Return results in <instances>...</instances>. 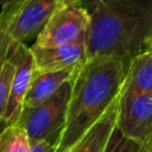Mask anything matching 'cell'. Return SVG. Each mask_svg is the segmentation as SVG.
Masks as SVG:
<instances>
[{
	"label": "cell",
	"instance_id": "9a60e30c",
	"mask_svg": "<svg viewBox=\"0 0 152 152\" xmlns=\"http://www.w3.org/2000/svg\"><path fill=\"white\" fill-rule=\"evenodd\" d=\"M106 152H147V151L145 142H135L128 140L124 138L115 128L108 141Z\"/></svg>",
	"mask_w": 152,
	"mask_h": 152
},
{
	"label": "cell",
	"instance_id": "3957f363",
	"mask_svg": "<svg viewBox=\"0 0 152 152\" xmlns=\"http://www.w3.org/2000/svg\"><path fill=\"white\" fill-rule=\"evenodd\" d=\"M72 82L74 77L40 104L21 110L14 125L25 132L30 141H43L57 148L65 126Z\"/></svg>",
	"mask_w": 152,
	"mask_h": 152
},
{
	"label": "cell",
	"instance_id": "ac0fdd59",
	"mask_svg": "<svg viewBox=\"0 0 152 152\" xmlns=\"http://www.w3.org/2000/svg\"><path fill=\"white\" fill-rule=\"evenodd\" d=\"M12 1H14V0H0V4H1V6H5V5H7Z\"/></svg>",
	"mask_w": 152,
	"mask_h": 152
},
{
	"label": "cell",
	"instance_id": "2e32d148",
	"mask_svg": "<svg viewBox=\"0 0 152 152\" xmlns=\"http://www.w3.org/2000/svg\"><path fill=\"white\" fill-rule=\"evenodd\" d=\"M28 152H56V147L43 141H30Z\"/></svg>",
	"mask_w": 152,
	"mask_h": 152
},
{
	"label": "cell",
	"instance_id": "5bb4252c",
	"mask_svg": "<svg viewBox=\"0 0 152 152\" xmlns=\"http://www.w3.org/2000/svg\"><path fill=\"white\" fill-rule=\"evenodd\" d=\"M21 0H14L5 6H2V11L0 13V58L6 56L7 50L10 48V44L12 43L10 34H8V25H10V20L15 11V8L18 7V5L20 4Z\"/></svg>",
	"mask_w": 152,
	"mask_h": 152
},
{
	"label": "cell",
	"instance_id": "4fadbf2b",
	"mask_svg": "<svg viewBox=\"0 0 152 152\" xmlns=\"http://www.w3.org/2000/svg\"><path fill=\"white\" fill-rule=\"evenodd\" d=\"M14 72V64L4 56L0 58V131L5 127L4 116L10 96V87Z\"/></svg>",
	"mask_w": 152,
	"mask_h": 152
},
{
	"label": "cell",
	"instance_id": "ba28073f",
	"mask_svg": "<svg viewBox=\"0 0 152 152\" xmlns=\"http://www.w3.org/2000/svg\"><path fill=\"white\" fill-rule=\"evenodd\" d=\"M86 38L53 48L30 46L33 58V72H51L82 65L87 61Z\"/></svg>",
	"mask_w": 152,
	"mask_h": 152
},
{
	"label": "cell",
	"instance_id": "277c9868",
	"mask_svg": "<svg viewBox=\"0 0 152 152\" xmlns=\"http://www.w3.org/2000/svg\"><path fill=\"white\" fill-rule=\"evenodd\" d=\"M89 14L81 0H59L33 45L53 48L87 37Z\"/></svg>",
	"mask_w": 152,
	"mask_h": 152
},
{
	"label": "cell",
	"instance_id": "8992f818",
	"mask_svg": "<svg viewBox=\"0 0 152 152\" xmlns=\"http://www.w3.org/2000/svg\"><path fill=\"white\" fill-rule=\"evenodd\" d=\"M6 56L14 64L8 102L4 116L5 126H11L17 122L21 113L23 101L33 75V58L30 48L26 44L13 42L10 44Z\"/></svg>",
	"mask_w": 152,
	"mask_h": 152
},
{
	"label": "cell",
	"instance_id": "30bf717a",
	"mask_svg": "<svg viewBox=\"0 0 152 152\" xmlns=\"http://www.w3.org/2000/svg\"><path fill=\"white\" fill-rule=\"evenodd\" d=\"M80 66L81 65L51 72H33L23 101V109L33 108L51 97L65 82L75 76Z\"/></svg>",
	"mask_w": 152,
	"mask_h": 152
},
{
	"label": "cell",
	"instance_id": "8fae6325",
	"mask_svg": "<svg viewBox=\"0 0 152 152\" xmlns=\"http://www.w3.org/2000/svg\"><path fill=\"white\" fill-rule=\"evenodd\" d=\"M122 87L152 95V49L145 50L129 62Z\"/></svg>",
	"mask_w": 152,
	"mask_h": 152
},
{
	"label": "cell",
	"instance_id": "9c48e42d",
	"mask_svg": "<svg viewBox=\"0 0 152 152\" xmlns=\"http://www.w3.org/2000/svg\"><path fill=\"white\" fill-rule=\"evenodd\" d=\"M119 94L104 114L65 152H106L108 141L115 129Z\"/></svg>",
	"mask_w": 152,
	"mask_h": 152
},
{
	"label": "cell",
	"instance_id": "7a4b0ae2",
	"mask_svg": "<svg viewBox=\"0 0 152 152\" xmlns=\"http://www.w3.org/2000/svg\"><path fill=\"white\" fill-rule=\"evenodd\" d=\"M128 64L113 57L87 59L74 76L66 119L56 152H65L104 114L122 87Z\"/></svg>",
	"mask_w": 152,
	"mask_h": 152
},
{
	"label": "cell",
	"instance_id": "52a82bcc",
	"mask_svg": "<svg viewBox=\"0 0 152 152\" xmlns=\"http://www.w3.org/2000/svg\"><path fill=\"white\" fill-rule=\"evenodd\" d=\"M59 0H21L8 25L13 43L25 44L36 38L57 7Z\"/></svg>",
	"mask_w": 152,
	"mask_h": 152
},
{
	"label": "cell",
	"instance_id": "d6986e66",
	"mask_svg": "<svg viewBox=\"0 0 152 152\" xmlns=\"http://www.w3.org/2000/svg\"><path fill=\"white\" fill-rule=\"evenodd\" d=\"M148 49H152V34H151V38H150V43H148Z\"/></svg>",
	"mask_w": 152,
	"mask_h": 152
},
{
	"label": "cell",
	"instance_id": "5b68a950",
	"mask_svg": "<svg viewBox=\"0 0 152 152\" xmlns=\"http://www.w3.org/2000/svg\"><path fill=\"white\" fill-rule=\"evenodd\" d=\"M115 128L128 140L146 141L152 135V95L121 87Z\"/></svg>",
	"mask_w": 152,
	"mask_h": 152
},
{
	"label": "cell",
	"instance_id": "e0dca14e",
	"mask_svg": "<svg viewBox=\"0 0 152 152\" xmlns=\"http://www.w3.org/2000/svg\"><path fill=\"white\" fill-rule=\"evenodd\" d=\"M145 142V145H146V151L147 152H152V135L146 140V141H144Z\"/></svg>",
	"mask_w": 152,
	"mask_h": 152
},
{
	"label": "cell",
	"instance_id": "6da1fadb",
	"mask_svg": "<svg viewBox=\"0 0 152 152\" xmlns=\"http://www.w3.org/2000/svg\"><path fill=\"white\" fill-rule=\"evenodd\" d=\"M89 14L87 59L113 57L125 63L148 50L152 0H81Z\"/></svg>",
	"mask_w": 152,
	"mask_h": 152
},
{
	"label": "cell",
	"instance_id": "7c38bea8",
	"mask_svg": "<svg viewBox=\"0 0 152 152\" xmlns=\"http://www.w3.org/2000/svg\"><path fill=\"white\" fill-rule=\"evenodd\" d=\"M30 140L25 132L15 125L5 126L0 131V152H28Z\"/></svg>",
	"mask_w": 152,
	"mask_h": 152
}]
</instances>
